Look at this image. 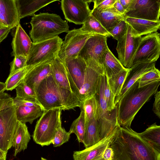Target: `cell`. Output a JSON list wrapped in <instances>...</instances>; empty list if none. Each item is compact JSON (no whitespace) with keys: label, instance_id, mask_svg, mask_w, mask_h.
<instances>
[{"label":"cell","instance_id":"52","mask_svg":"<svg viewBox=\"0 0 160 160\" xmlns=\"http://www.w3.org/2000/svg\"><path fill=\"white\" fill-rule=\"evenodd\" d=\"M41 160H47L45 158H42V157L41 158Z\"/></svg>","mask_w":160,"mask_h":160},{"label":"cell","instance_id":"26","mask_svg":"<svg viewBox=\"0 0 160 160\" xmlns=\"http://www.w3.org/2000/svg\"><path fill=\"white\" fill-rule=\"evenodd\" d=\"M31 139V136L25 123L19 121L13 136L12 147L14 148V156L26 149Z\"/></svg>","mask_w":160,"mask_h":160},{"label":"cell","instance_id":"30","mask_svg":"<svg viewBox=\"0 0 160 160\" xmlns=\"http://www.w3.org/2000/svg\"><path fill=\"white\" fill-rule=\"evenodd\" d=\"M140 136L151 146L160 152V126L155 123L142 132Z\"/></svg>","mask_w":160,"mask_h":160},{"label":"cell","instance_id":"14","mask_svg":"<svg viewBox=\"0 0 160 160\" xmlns=\"http://www.w3.org/2000/svg\"><path fill=\"white\" fill-rule=\"evenodd\" d=\"M141 38L133 35L131 28L128 24L125 33L117 41L116 49L118 59L125 68H129Z\"/></svg>","mask_w":160,"mask_h":160},{"label":"cell","instance_id":"49","mask_svg":"<svg viewBox=\"0 0 160 160\" xmlns=\"http://www.w3.org/2000/svg\"><path fill=\"white\" fill-rule=\"evenodd\" d=\"M119 1L126 11L129 7L132 0H119Z\"/></svg>","mask_w":160,"mask_h":160},{"label":"cell","instance_id":"50","mask_svg":"<svg viewBox=\"0 0 160 160\" xmlns=\"http://www.w3.org/2000/svg\"><path fill=\"white\" fill-rule=\"evenodd\" d=\"M7 154L0 149V160H6Z\"/></svg>","mask_w":160,"mask_h":160},{"label":"cell","instance_id":"39","mask_svg":"<svg viewBox=\"0 0 160 160\" xmlns=\"http://www.w3.org/2000/svg\"><path fill=\"white\" fill-rule=\"evenodd\" d=\"M71 133L61 127L57 131L53 139L52 143L54 147H59L68 142Z\"/></svg>","mask_w":160,"mask_h":160},{"label":"cell","instance_id":"23","mask_svg":"<svg viewBox=\"0 0 160 160\" xmlns=\"http://www.w3.org/2000/svg\"><path fill=\"white\" fill-rule=\"evenodd\" d=\"M91 14L109 32L121 21L125 20L124 14L120 13L113 7L99 12L92 9Z\"/></svg>","mask_w":160,"mask_h":160},{"label":"cell","instance_id":"42","mask_svg":"<svg viewBox=\"0 0 160 160\" xmlns=\"http://www.w3.org/2000/svg\"><path fill=\"white\" fill-rule=\"evenodd\" d=\"M116 0H92L94 3L92 9L99 12L113 7Z\"/></svg>","mask_w":160,"mask_h":160},{"label":"cell","instance_id":"8","mask_svg":"<svg viewBox=\"0 0 160 160\" xmlns=\"http://www.w3.org/2000/svg\"><path fill=\"white\" fill-rule=\"evenodd\" d=\"M160 53V34L159 33L156 32L141 37L129 68L141 63L155 62Z\"/></svg>","mask_w":160,"mask_h":160},{"label":"cell","instance_id":"25","mask_svg":"<svg viewBox=\"0 0 160 160\" xmlns=\"http://www.w3.org/2000/svg\"><path fill=\"white\" fill-rule=\"evenodd\" d=\"M58 0H16L20 19L33 16L38 11Z\"/></svg>","mask_w":160,"mask_h":160},{"label":"cell","instance_id":"37","mask_svg":"<svg viewBox=\"0 0 160 160\" xmlns=\"http://www.w3.org/2000/svg\"><path fill=\"white\" fill-rule=\"evenodd\" d=\"M15 89L16 97L24 100H37L35 91L23 82L22 81Z\"/></svg>","mask_w":160,"mask_h":160},{"label":"cell","instance_id":"24","mask_svg":"<svg viewBox=\"0 0 160 160\" xmlns=\"http://www.w3.org/2000/svg\"><path fill=\"white\" fill-rule=\"evenodd\" d=\"M125 21L130 26L132 33L135 37L157 32L160 28V21H153L129 17H126Z\"/></svg>","mask_w":160,"mask_h":160},{"label":"cell","instance_id":"18","mask_svg":"<svg viewBox=\"0 0 160 160\" xmlns=\"http://www.w3.org/2000/svg\"><path fill=\"white\" fill-rule=\"evenodd\" d=\"M20 20L16 0H0V28L13 29Z\"/></svg>","mask_w":160,"mask_h":160},{"label":"cell","instance_id":"10","mask_svg":"<svg viewBox=\"0 0 160 160\" xmlns=\"http://www.w3.org/2000/svg\"><path fill=\"white\" fill-rule=\"evenodd\" d=\"M93 35L80 28L69 30L61 46L58 57L62 61L67 58L78 57L87 40Z\"/></svg>","mask_w":160,"mask_h":160},{"label":"cell","instance_id":"32","mask_svg":"<svg viewBox=\"0 0 160 160\" xmlns=\"http://www.w3.org/2000/svg\"><path fill=\"white\" fill-rule=\"evenodd\" d=\"M128 70L125 68L108 78L109 87L115 96L114 102L120 93Z\"/></svg>","mask_w":160,"mask_h":160},{"label":"cell","instance_id":"36","mask_svg":"<svg viewBox=\"0 0 160 160\" xmlns=\"http://www.w3.org/2000/svg\"><path fill=\"white\" fill-rule=\"evenodd\" d=\"M81 107L82 108L84 111L86 123L93 118H95L97 103L94 96L83 101L80 108Z\"/></svg>","mask_w":160,"mask_h":160},{"label":"cell","instance_id":"33","mask_svg":"<svg viewBox=\"0 0 160 160\" xmlns=\"http://www.w3.org/2000/svg\"><path fill=\"white\" fill-rule=\"evenodd\" d=\"M103 97L105 100L108 110L114 109L116 106L115 104V96L112 92L108 82V78L106 74L102 75L98 83Z\"/></svg>","mask_w":160,"mask_h":160},{"label":"cell","instance_id":"16","mask_svg":"<svg viewBox=\"0 0 160 160\" xmlns=\"http://www.w3.org/2000/svg\"><path fill=\"white\" fill-rule=\"evenodd\" d=\"M120 127L96 144L83 150L74 152L73 160H103L102 158L103 152L110 146Z\"/></svg>","mask_w":160,"mask_h":160},{"label":"cell","instance_id":"51","mask_svg":"<svg viewBox=\"0 0 160 160\" xmlns=\"http://www.w3.org/2000/svg\"><path fill=\"white\" fill-rule=\"evenodd\" d=\"M6 85L5 83L0 82V94L6 90Z\"/></svg>","mask_w":160,"mask_h":160},{"label":"cell","instance_id":"34","mask_svg":"<svg viewBox=\"0 0 160 160\" xmlns=\"http://www.w3.org/2000/svg\"><path fill=\"white\" fill-rule=\"evenodd\" d=\"M81 112L79 116L72 123L69 132L74 133L79 142H83L86 128V122L84 111L82 108H80Z\"/></svg>","mask_w":160,"mask_h":160},{"label":"cell","instance_id":"43","mask_svg":"<svg viewBox=\"0 0 160 160\" xmlns=\"http://www.w3.org/2000/svg\"><path fill=\"white\" fill-rule=\"evenodd\" d=\"M13 105V98L4 92L0 94V110Z\"/></svg>","mask_w":160,"mask_h":160},{"label":"cell","instance_id":"12","mask_svg":"<svg viewBox=\"0 0 160 160\" xmlns=\"http://www.w3.org/2000/svg\"><path fill=\"white\" fill-rule=\"evenodd\" d=\"M92 0H62L61 8L65 19L76 24H82L91 14L88 3Z\"/></svg>","mask_w":160,"mask_h":160},{"label":"cell","instance_id":"45","mask_svg":"<svg viewBox=\"0 0 160 160\" xmlns=\"http://www.w3.org/2000/svg\"><path fill=\"white\" fill-rule=\"evenodd\" d=\"M155 100L153 105L152 111L154 113L160 118V91H158L155 94Z\"/></svg>","mask_w":160,"mask_h":160},{"label":"cell","instance_id":"19","mask_svg":"<svg viewBox=\"0 0 160 160\" xmlns=\"http://www.w3.org/2000/svg\"><path fill=\"white\" fill-rule=\"evenodd\" d=\"M13 29V38L11 43L12 51L11 53V56H27L32 42L20 23Z\"/></svg>","mask_w":160,"mask_h":160},{"label":"cell","instance_id":"29","mask_svg":"<svg viewBox=\"0 0 160 160\" xmlns=\"http://www.w3.org/2000/svg\"><path fill=\"white\" fill-rule=\"evenodd\" d=\"M101 140L98 123L94 118L86 123L83 143L86 148L96 144Z\"/></svg>","mask_w":160,"mask_h":160},{"label":"cell","instance_id":"35","mask_svg":"<svg viewBox=\"0 0 160 160\" xmlns=\"http://www.w3.org/2000/svg\"><path fill=\"white\" fill-rule=\"evenodd\" d=\"M34 66H27L9 75L5 84L6 90L12 91L22 82L28 71Z\"/></svg>","mask_w":160,"mask_h":160},{"label":"cell","instance_id":"38","mask_svg":"<svg viewBox=\"0 0 160 160\" xmlns=\"http://www.w3.org/2000/svg\"><path fill=\"white\" fill-rule=\"evenodd\" d=\"M138 87H142L150 83L160 81V72L156 67L142 75L137 80Z\"/></svg>","mask_w":160,"mask_h":160},{"label":"cell","instance_id":"44","mask_svg":"<svg viewBox=\"0 0 160 160\" xmlns=\"http://www.w3.org/2000/svg\"><path fill=\"white\" fill-rule=\"evenodd\" d=\"M13 104L16 106H33L40 104L37 100H24L16 97L13 98Z\"/></svg>","mask_w":160,"mask_h":160},{"label":"cell","instance_id":"15","mask_svg":"<svg viewBox=\"0 0 160 160\" xmlns=\"http://www.w3.org/2000/svg\"><path fill=\"white\" fill-rule=\"evenodd\" d=\"M107 40V37L104 36L100 35L92 36L87 41L78 57L85 62L92 60L102 65V56L108 48Z\"/></svg>","mask_w":160,"mask_h":160},{"label":"cell","instance_id":"5","mask_svg":"<svg viewBox=\"0 0 160 160\" xmlns=\"http://www.w3.org/2000/svg\"><path fill=\"white\" fill-rule=\"evenodd\" d=\"M62 111L52 109L43 111L36 123L32 135L33 141L42 147L52 143L56 132L62 127Z\"/></svg>","mask_w":160,"mask_h":160},{"label":"cell","instance_id":"2","mask_svg":"<svg viewBox=\"0 0 160 160\" xmlns=\"http://www.w3.org/2000/svg\"><path fill=\"white\" fill-rule=\"evenodd\" d=\"M35 92L37 100L44 111L52 109L68 110L81 106L76 95L59 86L52 73L40 82Z\"/></svg>","mask_w":160,"mask_h":160},{"label":"cell","instance_id":"21","mask_svg":"<svg viewBox=\"0 0 160 160\" xmlns=\"http://www.w3.org/2000/svg\"><path fill=\"white\" fill-rule=\"evenodd\" d=\"M155 62L143 63L136 65L129 68L120 93L115 101L117 105L128 89L144 74L155 67Z\"/></svg>","mask_w":160,"mask_h":160},{"label":"cell","instance_id":"9","mask_svg":"<svg viewBox=\"0 0 160 160\" xmlns=\"http://www.w3.org/2000/svg\"><path fill=\"white\" fill-rule=\"evenodd\" d=\"M19 123L14 105L0 110V149L5 153L12 147L13 136Z\"/></svg>","mask_w":160,"mask_h":160},{"label":"cell","instance_id":"40","mask_svg":"<svg viewBox=\"0 0 160 160\" xmlns=\"http://www.w3.org/2000/svg\"><path fill=\"white\" fill-rule=\"evenodd\" d=\"M27 56L22 55H16L12 61L10 63V72L9 75L27 66Z\"/></svg>","mask_w":160,"mask_h":160},{"label":"cell","instance_id":"27","mask_svg":"<svg viewBox=\"0 0 160 160\" xmlns=\"http://www.w3.org/2000/svg\"><path fill=\"white\" fill-rule=\"evenodd\" d=\"M15 107L18 120L25 124L28 122L32 124L35 120L42 115L44 111L40 104L33 106H15Z\"/></svg>","mask_w":160,"mask_h":160},{"label":"cell","instance_id":"4","mask_svg":"<svg viewBox=\"0 0 160 160\" xmlns=\"http://www.w3.org/2000/svg\"><path fill=\"white\" fill-rule=\"evenodd\" d=\"M30 23L32 28L29 34L34 43L54 38L69 31L68 21L54 13L41 12L35 14Z\"/></svg>","mask_w":160,"mask_h":160},{"label":"cell","instance_id":"11","mask_svg":"<svg viewBox=\"0 0 160 160\" xmlns=\"http://www.w3.org/2000/svg\"><path fill=\"white\" fill-rule=\"evenodd\" d=\"M160 0H132L124 13L126 17L160 21Z\"/></svg>","mask_w":160,"mask_h":160},{"label":"cell","instance_id":"20","mask_svg":"<svg viewBox=\"0 0 160 160\" xmlns=\"http://www.w3.org/2000/svg\"><path fill=\"white\" fill-rule=\"evenodd\" d=\"M62 62L79 92L84 80L87 67L86 62L79 57L67 58Z\"/></svg>","mask_w":160,"mask_h":160},{"label":"cell","instance_id":"17","mask_svg":"<svg viewBox=\"0 0 160 160\" xmlns=\"http://www.w3.org/2000/svg\"><path fill=\"white\" fill-rule=\"evenodd\" d=\"M51 66L52 74L58 85L71 91L79 98V91L67 71L63 62L58 57L51 62Z\"/></svg>","mask_w":160,"mask_h":160},{"label":"cell","instance_id":"28","mask_svg":"<svg viewBox=\"0 0 160 160\" xmlns=\"http://www.w3.org/2000/svg\"><path fill=\"white\" fill-rule=\"evenodd\" d=\"M101 65L108 78L125 68L108 48L102 56Z\"/></svg>","mask_w":160,"mask_h":160},{"label":"cell","instance_id":"31","mask_svg":"<svg viewBox=\"0 0 160 160\" xmlns=\"http://www.w3.org/2000/svg\"><path fill=\"white\" fill-rule=\"evenodd\" d=\"M80 29L85 32L93 35H100L109 37V33L91 14Z\"/></svg>","mask_w":160,"mask_h":160},{"label":"cell","instance_id":"47","mask_svg":"<svg viewBox=\"0 0 160 160\" xmlns=\"http://www.w3.org/2000/svg\"><path fill=\"white\" fill-rule=\"evenodd\" d=\"M11 29L10 27L0 28V43L7 37Z\"/></svg>","mask_w":160,"mask_h":160},{"label":"cell","instance_id":"7","mask_svg":"<svg viewBox=\"0 0 160 160\" xmlns=\"http://www.w3.org/2000/svg\"><path fill=\"white\" fill-rule=\"evenodd\" d=\"M58 36L35 43H32L27 56V66H35L58 57L62 42Z\"/></svg>","mask_w":160,"mask_h":160},{"label":"cell","instance_id":"1","mask_svg":"<svg viewBox=\"0 0 160 160\" xmlns=\"http://www.w3.org/2000/svg\"><path fill=\"white\" fill-rule=\"evenodd\" d=\"M109 147L113 160H160V152L130 127L121 126Z\"/></svg>","mask_w":160,"mask_h":160},{"label":"cell","instance_id":"3","mask_svg":"<svg viewBox=\"0 0 160 160\" xmlns=\"http://www.w3.org/2000/svg\"><path fill=\"white\" fill-rule=\"evenodd\" d=\"M160 84V81H156L139 88L137 81L128 89L116 105L118 120L120 126L130 127L136 114L155 94Z\"/></svg>","mask_w":160,"mask_h":160},{"label":"cell","instance_id":"22","mask_svg":"<svg viewBox=\"0 0 160 160\" xmlns=\"http://www.w3.org/2000/svg\"><path fill=\"white\" fill-rule=\"evenodd\" d=\"M52 61H46L34 66L28 71L22 81L35 92L40 82L52 73Z\"/></svg>","mask_w":160,"mask_h":160},{"label":"cell","instance_id":"48","mask_svg":"<svg viewBox=\"0 0 160 160\" xmlns=\"http://www.w3.org/2000/svg\"><path fill=\"white\" fill-rule=\"evenodd\" d=\"M113 7L121 14H124L125 12V10L120 2L119 0H116L113 4Z\"/></svg>","mask_w":160,"mask_h":160},{"label":"cell","instance_id":"46","mask_svg":"<svg viewBox=\"0 0 160 160\" xmlns=\"http://www.w3.org/2000/svg\"><path fill=\"white\" fill-rule=\"evenodd\" d=\"M113 150L110 147H108L104 150L102 155L103 160H113Z\"/></svg>","mask_w":160,"mask_h":160},{"label":"cell","instance_id":"13","mask_svg":"<svg viewBox=\"0 0 160 160\" xmlns=\"http://www.w3.org/2000/svg\"><path fill=\"white\" fill-rule=\"evenodd\" d=\"M87 67L83 85L79 91L81 103L94 95L101 76L105 73L102 66L92 60L86 61Z\"/></svg>","mask_w":160,"mask_h":160},{"label":"cell","instance_id":"41","mask_svg":"<svg viewBox=\"0 0 160 160\" xmlns=\"http://www.w3.org/2000/svg\"><path fill=\"white\" fill-rule=\"evenodd\" d=\"M127 23L125 20L121 21L109 32L111 36L117 41L121 38L125 33L127 28Z\"/></svg>","mask_w":160,"mask_h":160},{"label":"cell","instance_id":"6","mask_svg":"<svg viewBox=\"0 0 160 160\" xmlns=\"http://www.w3.org/2000/svg\"><path fill=\"white\" fill-rule=\"evenodd\" d=\"M94 96L97 103L95 119L99 126L101 140L112 133L120 126L118 120L117 106L112 110H108L106 102L98 85Z\"/></svg>","mask_w":160,"mask_h":160}]
</instances>
